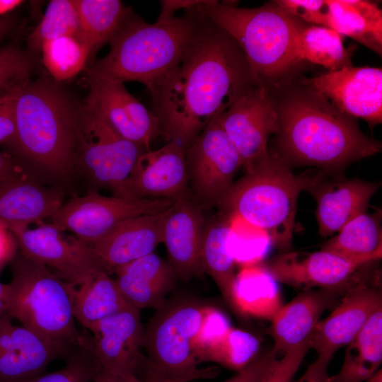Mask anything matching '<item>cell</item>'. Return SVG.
I'll return each instance as SVG.
<instances>
[{
    "instance_id": "cell-1",
    "label": "cell",
    "mask_w": 382,
    "mask_h": 382,
    "mask_svg": "<svg viewBox=\"0 0 382 382\" xmlns=\"http://www.w3.org/2000/svg\"><path fill=\"white\" fill-rule=\"evenodd\" d=\"M197 8L199 23L181 59L149 91L162 136L185 149L260 85L236 41Z\"/></svg>"
},
{
    "instance_id": "cell-2",
    "label": "cell",
    "mask_w": 382,
    "mask_h": 382,
    "mask_svg": "<svg viewBox=\"0 0 382 382\" xmlns=\"http://www.w3.org/2000/svg\"><path fill=\"white\" fill-rule=\"evenodd\" d=\"M277 115L276 154L290 168L314 166L344 173L353 162L381 152V143L360 130L301 76L269 91Z\"/></svg>"
},
{
    "instance_id": "cell-3",
    "label": "cell",
    "mask_w": 382,
    "mask_h": 382,
    "mask_svg": "<svg viewBox=\"0 0 382 382\" xmlns=\"http://www.w3.org/2000/svg\"><path fill=\"white\" fill-rule=\"evenodd\" d=\"M81 109L82 103L60 82L30 79L16 96V129L5 144L8 153L35 179L65 182L76 173Z\"/></svg>"
},
{
    "instance_id": "cell-4",
    "label": "cell",
    "mask_w": 382,
    "mask_h": 382,
    "mask_svg": "<svg viewBox=\"0 0 382 382\" xmlns=\"http://www.w3.org/2000/svg\"><path fill=\"white\" fill-rule=\"evenodd\" d=\"M198 7L236 41L260 85L270 91L301 76L297 40L304 22L274 1L248 8L207 0Z\"/></svg>"
},
{
    "instance_id": "cell-5",
    "label": "cell",
    "mask_w": 382,
    "mask_h": 382,
    "mask_svg": "<svg viewBox=\"0 0 382 382\" xmlns=\"http://www.w3.org/2000/svg\"><path fill=\"white\" fill-rule=\"evenodd\" d=\"M185 11L154 23L132 12L109 42L108 53L86 69L87 81H135L150 91L178 64L196 32L197 6Z\"/></svg>"
},
{
    "instance_id": "cell-6",
    "label": "cell",
    "mask_w": 382,
    "mask_h": 382,
    "mask_svg": "<svg viewBox=\"0 0 382 382\" xmlns=\"http://www.w3.org/2000/svg\"><path fill=\"white\" fill-rule=\"evenodd\" d=\"M219 201L222 213L236 215L265 232L271 243L284 252L291 246L297 201L315 173L294 174L275 153L245 168Z\"/></svg>"
},
{
    "instance_id": "cell-7",
    "label": "cell",
    "mask_w": 382,
    "mask_h": 382,
    "mask_svg": "<svg viewBox=\"0 0 382 382\" xmlns=\"http://www.w3.org/2000/svg\"><path fill=\"white\" fill-rule=\"evenodd\" d=\"M6 285L8 315L43 340L75 349L90 335L76 328L74 315L76 286L19 252L11 261Z\"/></svg>"
},
{
    "instance_id": "cell-8",
    "label": "cell",
    "mask_w": 382,
    "mask_h": 382,
    "mask_svg": "<svg viewBox=\"0 0 382 382\" xmlns=\"http://www.w3.org/2000/svg\"><path fill=\"white\" fill-rule=\"evenodd\" d=\"M199 301L172 300L158 309L144 330L141 348L146 352L141 379L161 382L185 378H212L219 370L197 369L195 346L204 319L212 308Z\"/></svg>"
},
{
    "instance_id": "cell-9",
    "label": "cell",
    "mask_w": 382,
    "mask_h": 382,
    "mask_svg": "<svg viewBox=\"0 0 382 382\" xmlns=\"http://www.w3.org/2000/svg\"><path fill=\"white\" fill-rule=\"evenodd\" d=\"M144 148L120 136L92 107L82 103L75 171L96 188L123 197L132 170Z\"/></svg>"
},
{
    "instance_id": "cell-10",
    "label": "cell",
    "mask_w": 382,
    "mask_h": 382,
    "mask_svg": "<svg viewBox=\"0 0 382 382\" xmlns=\"http://www.w3.org/2000/svg\"><path fill=\"white\" fill-rule=\"evenodd\" d=\"M176 201L105 196L91 190L64 202L50 219L88 245L102 238L120 222L138 216L163 212Z\"/></svg>"
},
{
    "instance_id": "cell-11",
    "label": "cell",
    "mask_w": 382,
    "mask_h": 382,
    "mask_svg": "<svg viewBox=\"0 0 382 382\" xmlns=\"http://www.w3.org/2000/svg\"><path fill=\"white\" fill-rule=\"evenodd\" d=\"M185 156L190 196L203 209L216 206L243 167L238 151L217 118L185 149Z\"/></svg>"
},
{
    "instance_id": "cell-12",
    "label": "cell",
    "mask_w": 382,
    "mask_h": 382,
    "mask_svg": "<svg viewBox=\"0 0 382 382\" xmlns=\"http://www.w3.org/2000/svg\"><path fill=\"white\" fill-rule=\"evenodd\" d=\"M144 330L140 311L132 306L103 318L89 330L95 369L93 382H114L137 376L143 361L139 351Z\"/></svg>"
},
{
    "instance_id": "cell-13",
    "label": "cell",
    "mask_w": 382,
    "mask_h": 382,
    "mask_svg": "<svg viewBox=\"0 0 382 382\" xmlns=\"http://www.w3.org/2000/svg\"><path fill=\"white\" fill-rule=\"evenodd\" d=\"M10 229L21 254L76 286L103 270L89 245L52 223Z\"/></svg>"
},
{
    "instance_id": "cell-14",
    "label": "cell",
    "mask_w": 382,
    "mask_h": 382,
    "mask_svg": "<svg viewBox=\"0 0 382 382\" xmlns=\"http://www.w3.org/2000/svg\"><path fill=\"white\" fill-rule=\"evenodd\" d=\"M217 120L238 151L244 168L268 155V139L277 133L278 122L267 89L260 85L251 88Z\"/></svg>"
},
{
    "instance_id": "cell-15",
    "label": "cell",
    "mask_w": 382,
    "mask_h": 382,
    "mask_svg": "<svg viewBox=\"0 0 382 382\" xmlns=\"http://www.w3.org/2000/svg\"><path fill=\"white\" fill-rule=\"evenodd\" d=\"M367 265L357 266L320 250L283 252L273 257L265 267L277 282L302 291L318 288L347 291L365 278L363 271Z\"/></svg>"
},
{
    "instance_id": "cell-16",
    "label": "cell",
    "mask_w": 382,
    "mask_h": 382,
    "mask_svg": "<svg viewBox=\"0 0 382 382\" xmlns=\"http://www.w3.org/2000/svg\"><path fill=\"white\" fill-rule=\"evenodd\" d=\"M301 80L341 112L363 119L371 128L381 123V68L351 65Z\"/></svg>"
},
{
    "instance_id": "cell-17",
    "label": "cell",
    "mask_w": 382,
    "mask_h": 382,
    "mask_svg": "<svg viewBox=\"0 0 382 382\" xmlns=\"http://www.w3.org/2000/svg\"><path fill=\"white\" fill-rule=\"evenodd\" d=\"M381 183L347 178L344 173H315L306 190L316 202L318 233L328 237L339 232L348 222L366 212Z\"/></svg>"
},
{
    "instance_id": "cell-18",
    "label": "cell",
    "mask_w": 382,
    "mask_h": 382,
    "mask_svg": "<svg viewBox=\"0 0 382 382\" xmlns=\"http://www.w3.org/2000/svg\"><path fill=\"white\" fill-rule=\"evenodd\" d=\"M84 102L96 110L122 137L149 151L161 135L158 118L125 88L124 83L88 80Z\"/></svg>"
},
{
    "instance_id": "cell-19",
    "label": "cell",
    "mask_w": 382,
    "mask_h": 382,
    "mask_svg": "<svg viewBox=\"0 0 382 382\" xmlns=\"http://www.w3.org/2000/svg\"><path fill=\"white\" fill-rule=\"evenodd\" d=\"M189 195L185 149L169 141L139 156L126 182L123 197L177 201Z\"/></svg>"
},
{
    "instance_id": "cell-20",
    "label": "cell",
    "mask_w": 382,
    "mask_h": 382,
    "mask_svg": "<svg viewBox=\"0 0 382 382\" xmlns=\"http://www.w3.org/2000/svg\"><path fill=\"white\" fill-rule=\"evenodd\" d=\"M381 308V288L368 284L364 278L343 295L327 318L319 321L309 340L310 348L318 354L332 357L359 334Z\"/></svg>"
},
{
    "instance_id": "cell-21",
    "label": "cell",
    "mask_w": 382,
    "mask_h": 382,
    "mask_svg": "<svg viewBox=\"0 0 382 382\" xmlns=\"http://www.w3.org/2000/svg\"><path fill=\"white\" fill-rule=\"evenodd\" d=\"M0 320V382H22L42 374L53 361L68 357L74 349L49 342L31 330Z\"/></svg>"
},
{
    "instance_id": "cell-22",
    "label": "cell",
    "mask_w": 382,
    "mask_h": 382,
    "mask_svg": "<svg viewBox=\"0 0 382 382\" xmlns=\"http://www.w3.org/2000/svg\"><path fill=\"white\" fill-rule=\"evenodd\" d=\"M169 209L126 219L89 245L100 267L110 274L154 253L163 241V228Z\"/></svg>"
},
{
    "instance_id": "cell-23",
    "label": "cell",
    "mask_w": 382,
    "mask_h": 382,
    "mask_svg": "<svg viewBox=\"0 0 382 382\" xmlns=\"http://www.w3.org/2000/svg\"><path fill=\"white\" fill-rule=\"evenodd\" d=\"M203 208L190 196L177 200L170 208L163 228L169 263L184 282L203 272L200 252L205 222Z\"/></svg>"
},
{
    "instance_id": "cell-24",
    "label": "cell",
    "mask_w": 382,
    "mask_h": 382,
    "mask_svg": "<svg viewBox=\"0 0 382 382\" xmlns=\"http://www.w3.org/2000/svg\"><path fill=\"white\" fill-rule=\"evenodd\" d=\"M58 187H46L24 170L0 185V221L9 228L50 219L64 203Z\"/></svg>"
},
{
    "instance_id": "cell-25",
    "label": "cell",
    "mask_w": 382,
    "mask_h": 382,
    "mask_svg": "<svg viewBox=\"0 0 382 382\" xmlns=\"http://www.w3.org/2000/svg\"><path fill=\"white\" fill-rule=\"evenodd\" d=\"M342 291L319 289L303 291L272 318L270 333L279 354L309 343L322 314L332 306Z\"/></svg>"
},
{
    "instance_id": "cell-26",
    "label": "cell",
    "mask_w": 382,
    "mask_h": 382,
    "mask_svg": "<svg viewBox=\"0 0 382 382\" xmlns=\"http://www.w3.org/2000/svg\"><path fill=\"white\" fill-rule=\"evenodd\" d=\"M115 272L123 298L139 311L160 308L178 279L169 262L154 253L117 268Z\"/></svg>"
},
{
    "instance_id": "cell-27",
    "label": "cell",
    "mask_w": 382,
    "mask_h": 382,
    "mask_svg": "<svg viewBox=\"0 0 382 382\" xmlns=\"http://www.w3.org/2000/svg\"><path fill=\"white\" fill-rule=\"evenodd\" d=\"M260 345L247 331L211 322L202 326L195 351L199 363L215 362L238 371L257 356Z\"/></svg>"
},
{
    "instance_id": "cell-28",
    "label": "cell",
    "mask_w": 382,
    "mask_h": 382,
    "mask_svg": "<svg viewBox=\"0 0 382 382\" xmlns=\"http://www.w3.org/2000/svg\"><path fill=\"white\" fill-rule=\"evenodd\" d=\"M323 27L362 44L381 56L382 11L378 4L364 0H325Z\"/></svg>"
},
{
    "instance_id": "cell-29",
    "label": "cell",
    "mask_w": 382,
    "mask_h": 382,
    "mask_svg": "<svg viewBox=\"0 0 382 382\" xmlns=\"http://www.w3.org/2000/svg\"><path fill=\"white\" fill-rule=\"evenodd\" d=\"M231 233L228 215L224 213L205 224L200 261L203 272L212 277L233 311L241 314L236 298L234 258L228 248Z\"/></svg>"
},
{
    "instance_id": "cell-30",
    "label": "cell",
    "mask_w": 382,
    "mask_h": 382,
    "mask_svg": "<svg viewBox=\"0 0 382 382\" xmlns=\"http://www.w3.org/2000/svg\"><path fill=\"white\" fill-rule=\"evenodd\" d=\"M357 266L382 257L381 211L364 213L348 222L321 248Z\"/></svg>"
},
{
    "instance_id": "cell-31",
    "label": "cell",
    "mask_w": 382,
    "mask_h": 382,
    "mask_svg": "<svg viewBox=\"0 0 382 382\" xmlns=\"http://www.w3.org/2000/svg\"><path fill=\"white\" fill-rule=\"evenodd\" d=\"M382 362V308L347 345L342 365L328 382H366Z\"/></svg>"
},
{
    "instance_id": "cell-32",
    "label": "cell",
    "mask_w": 382,
    "mask_h": 382,
    "mask_svg": "<svg viewBox=\"0 0 382 382\" xmlns=\"http://www.w3.org/2000/svg\"><path fill=\"white\" fill-rule=\"evenodd\" d=\"M79 17V40L91 60L112 37L132 10L119 0H73Z\"/></svg>"
},
{
    "instance_id": "cell-33",
    "label": "cell",
    "mask_w": 382,
    "mask_h": 382,
    "mask_svg": "<svg viewBox=\"0 0 382 382\" xmlns=\"http://www.w3.org/2000/svg\"><path fill=\"white\" fill-rule=\"evenodd\" d=\"M129 306L115 278L105 271L98 272L76 287L74 318L88 331L100 320Z\"/></svg>"
},
{
    "instance_id": "cell-34",
    "label": "cell",
    "mask_w": 382,
    "mask_h": 382,
    "mask_svg": "<svg viewBox=\"0 0 382 382\" xmlns=\"http://www.w3.org/2000/svg\"><path fill=\"white\" fill-rule=\"evenodd\" d=\"M342 37L330 28L303 23L298 36V54L302 61L322 66L328 71L351 66L352 48L343 45Z\"/></svg>"
},
{
    "instance_id": "cell-35",
    "label": "cell",
    "mask_w": 382,
    "mask_h": 382,
    "mask_svg": "<svg viewBox=\"0 0 382 382\" xmlns=\"http://www.w3.org/2000/svg\"><path fill=\"white\" fill-rule=\"evenodd\" d=\"M249 292L236 297L241 314L248 304H255V309L260 310V317L272 319L282 307L277 282L265 267L252 269L236 277V295Z\"/></svg>"
},
{
    "instance_id": "cell-36",
    "label": "cell",
    "mask_w": 382,
    "mask_h": 382,
    "mask_svg": "<svg viewBox=\"0 0 382 382\" xmlns=\"http://www.w3.org/2000/svg\"><path fill=\"white\" fill-rule=\"evenodd\" d=\"M79 17L74 1L52 0L28 38V52L39 53L46 42L66 36L79 40Z\"/></svg>"
},
{
    "instance_id": "cell-37",
    "label": "cell",
    "mask_w": 382,
    "mask_h": 382,
    "mask_svg": "<svg viewBox=\"0 0 382 382\" xmlns=\"http://www.w3.org/2000/svg\"><path fill=\"white\" fill-rule=\"evenodd\" d=\"M41 53L45 66L51 77L60 83L82 71L89 59L86 46L71 36L46 42L42 45Z\"/></svg>"
},
{
    "instance_id": "cell-38",
    "label": "cell",
    "mask_w": 382,
    "mask_h": 382,
    "mask_svg": "<svg viewBox=\"0 0 382 382\" xmlns=\"http://www.w3.org/2000/svg\"><path fill=\"white\" fill-rule=\"evenodd\" d=\"M95 369L91 353L90 339L86 345L74 349L61 369L40 374L22 382H93Z\"/></svg>"
},
{
    "instance_id": "cell-39",
    "label": "cell",
    "mask_w": 382,
    "mask_h": 382,
    "mask_svg": "<svg viewBox=\"0 0 382 382\" xmlns=\"http://www.w3.org/2000/svg\"><path fill=\"white\" fill-rule=\"evenodd\" d=\"M32 55L14 45L0 46V91L19 86L30 79Z\"/></svg>"
},
{
    "instance_id": "cell-40",
    "label": "cell",
    "mask_w": 382,
    "mask_h": 382,
    "mask_svg": "<svg viewBox=\"0 0 382 382\" xmlns=\"http://www.w3.org/2000/svg\"><path fill=\"white\" fill-rule=\"evenodd\" d=\"M310 349L306 343L278 357L257 382H291Z\"/></svg>"
},
{
    "instance_id": "cell-41",
    "label": "cell",
    "mask_w": 382,
    "mask_h": 382,
    "mask_svg": "<svg viewBox=\"0 0 382 382\" xmlns=\"http://www.w3.org/2000/svg\"><path fill=\"white\" fill-rule=\"evenodd\" d=\"M274 2L284 11L302 21L324 25L327 11L324 0H276Z\"/></svg>"
},
{
    "instance_id": "cell-42",
    "label": "cell",
    "mask_w": 382,
    "mask_h": 382,
    "mask_svg": "<svg viewBox=\"0 0 382 382\" xmlns=\"http://www.w3.org/2000/svg\"><path fill=\"white\" fill-rule=\"evenodd\" d=\"M23 85L0 91V144H7L14 135L16 98Z\"/></svg>"
},
{
    "instance_id": "cell-43",
    "label": "cell",
    "mask_w": 382,
    "mask_h": 382,
    "mask_svg": "<svg viewBox=\"0 0 382 382\" xmlns=\"http://www.w3.org/2000/svg\"><path fill=\"white\" fill-rule=\"evenodd\" d=\"M279 355L273 349L258 354L246 366L224 382H257Z\"/></svg>"
},
{
    "instance_id": "cell-44",
    "label": "cell",
    "mask_w": 382,
    "mask_h": 382,
    "mask_svg": "<svg viewBox=\"0 0 382 382\" xmlns=\"http://www.w3.org/2000/svg\"><path fill=\"white\" fill-rule=\"evenodd\" d=\"M18 252V243L12 231L0 221V271L11 262Z\"/></svg>"
},
{
    "instance_id": "cell-45",
    "label": "cell",
    "mask_w": 382,
    "mask_h": 382,
    "mask_svg": "<svg viewBox=\"0 0 382 382\" xmlns=\"http://www.w3.org/2000/svg\"><path fill=\"white\" fill-rule=\"evenodd\" d=\"M332 357L325 354H318L316 359L296 382H328V366Z\"/></svg>"
},
{
    "instance_id": "cell-46",
    "label": "cell",
    "mask_w": 382,
    "mask_h": 382,
    "mask_svg": "<svg viewBox=\"0 0 382 382\" xmlns=\"http://www.w3.org/2000/svg\"><path fill=\"white\" fill-rule=\"evenodd\" d=\"M207 0H163L161 1V9L157 22H165L174 18L173 14L179 9H190Z\"/></svg>"
},
{
    "instance_id": "cell-47",
    "label": "cell",
    "mask_w": 382,
    "mask_h": 382,
    "mask_svg": "<svg viewBox=\"0 0 382 382\" xmlns=\"http://www.w3.org/2000/svg\"><path fill=\"white\" fill-rule=\"evenodd\" d=\"M23 170L8 153L0 151V185L15 173Z\"/></svg>"
},
{
    "instance_id": "cell-48",
    "label": "cell",
    "mask_w": 382,
    "mask_h": 382,
    "mask_svg": "<svg viewBox=\"0 0 382 382\" xmlns=\"http://www.w3.org/2000/svg\"><path fill=\"white\" fill-rule=\"evenodd\" d=\"M16 19L11 16H0V42L4 41L14 30Z\"/></svg>"
},
{
    "instance_id": "cell-49",
    "label": "cell",
    "mask_w": 382,
    "mask_h": 382,
    "mask_svg": "<svg viewBox=\"0 0 382 382\" xmlns=\"http://www.w3.org/2000/svg\"><path fill=\"white\" fill-rule=\"evenodd\" d=\"M22 2L19 0H0V16L7 15L8 12L18 6Z\"/></svg>"
},
{
    "instance_id": "cell-50",
    "label": "cell",
    "mask_w": 382,
    "mask_h": 382,
    "mask_svg": "<svg viewBox=\"0 0 382 382\" xmlns=\"http://www.w3.org/2000/svg\"><path fill=\"white\" fill-rule=\"evenodd\" d=\"M6 299V285L0 281V320L8 316Z\"/></svg>"
},
{
    "instance_id": "cell-51",
    "label": "cell",
    "mask_w": 382,
    "mask_h": 382,
    "mask_svg": "<svg viewBox=\"0 0 382 382\" xmlns=\"http://www.w3.org/2000/svg\"><path fill=\"white\" fill-rule=\"evenodd\" d=\"M114 382H148V381H146L140 378L137 376L129 375V376H127L120 378L115 381ZM154 382H155V381H154Z\"/></svg>"
},
{
    "instance_id": "cell-52",
    "label": "cell",
    "mask_w": 382,
    "mask_h": 382,
    "mask_svg": "<svg viewBox=\"0 0 382 382\" xmlns=\"http://www.w3.org/2000/svg\"><path fill=\"white\" fill-rule=\"evenodd\" d=\"M366 382H382V369H379L368 381Z\"/></svg>"
},
{
    "instance_id": "cell-53",
    "label": "cell",
    "mask_w": 382,
    "mask_h": 382,
    "mask_svg": "<svg viewBox=\"0 0 382 382\" xmlns=\"http://www.w3.org/2000/svg\"><path fill=\"white\" fill-rule=\"evenodd\" d=\"M192 380H194L192 378H185L181 379H177V380H170V381H161V382H188Z\"/></svg>"
}]
</instances>
